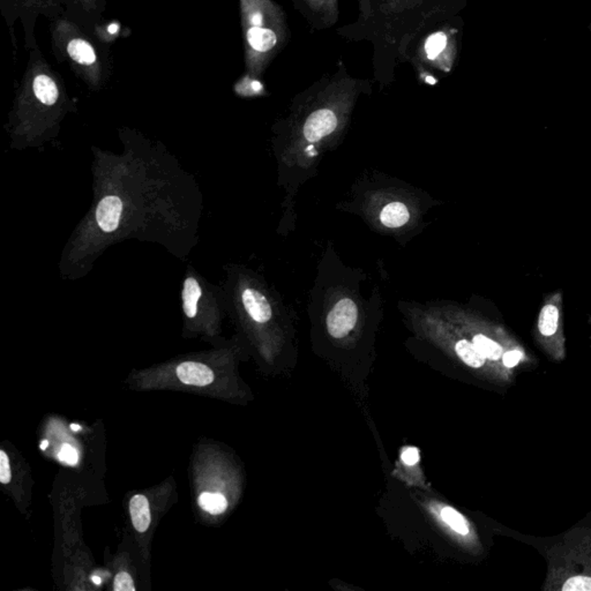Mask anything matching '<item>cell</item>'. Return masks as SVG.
<instances>
[{
	"instance_id": "cell-27",
	"label": "cell",
	"mask_w": 591,
	"mask_h": 591,
	"mask_svg": "<svg viewBox=\"0 0 591 591\" xmlns=\"http://www.w3.org/2000/svg\"><path fill=\"white\" fill-rule=\"evenodd\" d=\"M71 428L72 430H73V431H79V430H80V428H80L78 424H72Z\"/></svg>"
},
{
	"instance_id": "cell-4",
	"label": "cell",
	"mask_w": 591,
	"mask_h": 591,
	"mask_svg": "<svg viewBox=\"0 0 591 591\" xmlns=\"http://www.w3.org/2000/svg\"><path fill=\"white\" fill-rule=\"evenodd\" d=\"M181 309L184 318L193 325L204 320L214 323L227 302L225 289L209 282L193 266H187L181 283Z\"/></svg>"
},
{
	"instance_id": "cell-19",
	"label": "cell",
	"mask_w": 591,
	"mask_h": 591,
	"mask_svg": "<svg viewBox=\"0 0 591 591\" xmlns=\"http://www.w3.org/2000/svg\"><path fill=\"white\" fill-rule=\"evenodd\" d=\"M562 591H591V578L573 576L562 585Z\"/></svg>"
},
{
	"instance_id": "cell-22",
	"label": "cell",
	"mask_w": 591,
	"mask_h": 591,
	"mask_svg": "<svg viewBox=\"0 0 591 591\" xmlns=\"http://www.w3.org/2000/svg\"><path fill=\"white\" fill-rule=\"evenodd\" d=\"M12 478L10 475V460L7 458L6 453L0 451V482L3 484H8Z\"/></svg>"
},
{
	"instance_id": "cell-18",
	"label": "cell",
	"mask_w": 591,
	"mask_h": 591,
	"mask_svg": "<svg viewBox=\"0 0 591 591\" xmlns=\"http://www.w3.org/2000/svg\"><path fill=\"white\" fill-rule=\"evenodd\" d=\"M473 344L478 348V350L484 355V357L489 358V359H499L503 355V349L499 344L496 343L494 341L489 340V337H484V335H476L473 337Z\"/></svg>"
},
{
	"instance_id": "cell-24",
	"label": "cell",
	"mask_w": 591,
	"mask_h": 591,
	"mask_svg": "<svg viewBox=\"0 0 591 591\" xmlns=\"http://www.w3.org/2000/svg\"><path fill=\"white\" fill-rule=\"evenodd\" d=\"M521 358H522V353L521 351H510V353H506V354L503 355V364L507 367H513L519 364Z\"/></svg>"
},
{
	"instance_id": "cell-8",
	"label": "cell",
	"mask_w": 591,
	"mask_h": 591,
	"mask_svg": "<svg viewBox=\"0 0 591 591\" xmlns=\"http://www.w3.org/2000/svg\"><path fill=\"white\" fill-rule=\"evenodd\" d=\"M337 125V113L330 106H323L309 113L302 126V134L309 143H316L332 134Z\"/></svg>"
},
{
	"instance_id": "cell-25",
	"label": "cell",
	"mask_w": 591,
	"mask_h": 591,
	"mask_svg": "<svg viewBox=\"0 0 591 591\" xmlns=\"http://www.w3.org/2000/svg\"><path fill=\"white\" fill-rule=\"evenodd\" d=\"M49 442L48 440H43L41 442V449L42 451H45V449L48 448Z\"/></svg>"
},
{
	"instance_id": "cell-6",
	"label": "cell",
	"mask_w": 591,
	"mask_h": 591,
	"mask_svg": "<svg viewBox=\"0 0 591 591\" xmlns=\"http://www.w3.org/2000/svg\"><path fill=\"white\" fill-rule=\"evenodd\" d=\"M296 10L318 31L334 27L340 15L339 0H290Z\"/></svg>"
},
{
	"instance_id": "cell-10",
	"label": "cell",
	"mask_w": 591,
	"mask_h": 591,
	"mask_svg": "<svg viewBox=\"0 0 591 591\" xmlns=\"http://www.w3.org/2000/svg\"><path fill=\"white\" fill-rule=\"evenodd\" d=\"M129 513L132 517V524L136 531L145 533L149 528L150 508L149 503L146 496L143 494H136L129 501Z\"/></svg>"
},
{
	"instance_id": "cell-16",
	"label": "cell",
	"mask_w": 591,
	"mask_h": 591,
	"mask_svg": "<svg viewBox=\"0 0 591 591\" xmlns=\"http://www.w3.org/2000/svg\"><path fill=\"white\" fill-rule=\"evenodd\" d=\"M559 323V311L554 305H545L542 309L538 321V328L544 337L553 335L558 330Z\"/></svg>"
},
{
	"instance_id": "cell-21",
	"label": "cell",
	"mask_w": 591,
	"mask_h": 591,
	"mask_svg": "<svg viewBox=\"0 0 591 591\" xmlns=\"http://www.w3.org/2000/svg\"><path fill=\"white\" fill-rule=\"evenodd\" d=\"M113 589L116 591H134L136 590V587H134L131 575L129 573H126V572H120V573L116 575V578H115Z\"/></svg>"
},
{
	"instance_id": "cell-12",
	"label": "cell",
	"mask_w": 591,
	"mask_h": 591,
	"mask_svg": "<svg viewBox=\"0 0 591 591\" xmlns=\"http://www.w3.org/2000/svg\"><path fill=\"white\" fill-rule=\"evenodd\" d=\"M410 218L408 208L401 202H391L381 211L380 220L388 228H398L405 225Z\"/></svg>"
},
{
	"instance_id": "cell-20",
	"label": "cell",
	"mask_w": 591,
	"mask_h": 591,
	"mask_svg": "<svg viewBox=\"0 0 591 591\" xmlns=\"http://www.w3.org/2000/svg\"><path fill=\"white\" fill-rule=\"evenodd\" d=\"M58 459L60 462L65 463V464L75 466V464H78L79 455L76 451L71 445L65 444L61 447L60 452H59Z\"/></svg>"
},
{
	"instance_id": "cell-26",
	"label": "cell",
	"mask_w": 591,
	"mask_h": 591,
	"mask_svg": "<svg viewBox=\"0 0 591 591\" xmlns=\"http://www.w3.org/2000/svg\"><path fill=\"white\" fill-rule=\"evenodd\" d=\"M92 580L95 585H101V582H102V580L99 576H92Z\"/></svg>"
},
{
	"instance_id": "cell-9",
	"label": "cell",
	"mask_w": 591,
	"mask_h": 591,
	"mask_svg": "<svg viewBox=\"0 0 591 591\" xmlns=\"http://www.w3.org/2000/svg\"><path fill=\"white\" fill-rule=\"evenodd\" d=\"M177 375L184 384L204 387L214 381L211 367L197 362H184L177 367Z\"/></svg>"
},
{
	"instance_id": "cell-15",
	"label": "cell",
	"mask_w": 591,
	"mask_h": 591,
	"mask_svg": "<svg viewBox=\"0 0 591 591\" xmlns=\"http://www.w3.org/2000/svg\"><path fill=\"white\" fill-rule=\"evenodd\" d=\"M199 506L213 515L225 513L228 501L221 493L204 492L199 496Z\"/></svg>"
},
{
	"instance_id": "cell-17",
	"label": "cell",
	"mask_w": 591,
	"mask_h": 591,
	"mask_svg": "<svg viewBox=\"0 0 591 591\" xmlns=\"http://www.w3.org/2000/svg\"><path fill=\"white\" fill-rule=\"evenodd\" d=\"M442 520L452 528L453 531L461 535H468L469 533V524L466 519L452 507H444L442 510Z\"/></svg>"
},
{
	"instance_id": "cell-2",
	"label": "cell",
	"mask_w": 591,
	"mask_h": 591,
	"mask_svg": "<svg viewBox=\"0 0 591 591\" xmlns=\"http://www.w3.org/2000/svg\"><path fill=\"white\" fill-rule=\"evenodd\" d=\"M357 26L365 38L380 41L393 56L405 57L412 42L444 22L445 0H359Z\"/></svg>"
},
{
	"instance_id": "cell-23",
	"label": "cell",
	"mask_w": 591,
	"mask_h": 591,
	"mask_svg": "<svg viewBox=\"0 0 591 591\" xmlns=\"http://www.w3.org/2000/svg\"><path fill=\"white\" fill-rule=\"evenodd\" d=\"M401 459L407 466H414L419 461V452L414 447H408L402 452Z\"/></svg>"
},
{
	"instance_id": "cell-14",
	"label": "cell",
	"mask_w": 591,
	"mask_h": 591,
	"mask_svg": "<svg viewBox=\"0 0 591 591\" xmlns=\"http://www.w3.org/2000/svg\"><path fill=\"white\" fill-rule=\"evenodd\" d=\"M455 350L460 358L469 366L478 369L485 363V357L478 350V348L476 347L473 342L471 343L467 340L459 341L456 343Z\"/></svg>"
},
{
	"instance_id": "cell-7",
	"label": "cell",
	"mask_w": 591,
	"mask_h": 591,
	"mask_svg": "<svg viewBox=\"0 0 591 591\" xmlns=\"http://www.w3.org/2000/svg\"><path fill=\"white\" fill-rule=\"evenodd\" d=\"M358 309L356 302L349 298L341 299L327 316L328 333L335 339L347 337L356 326Z\"/></svg>"
},
{
	"instance_id": "cell-5",
	"label": "cell",
	"mask_w": 591,
	"mask_h": 591,
	"mask_svg": "<svg viewBox=\"0 0 591 591\" xmlns=\"http://www.w3.org/2000/svg\"><path fill=\"white\" fill-rule=\"evenodd\" d=\"M449 38L451 31L444 27V22H442L438 28H432L431 33L426 35L423 40L417 38L421 40V47L414 45L403 58L405 60L412 61L419 74L424 72L425 68L430 67L435 68L442 73H449L455 59L454 42L451 43Z\"/></svg>"
},
{
	"instance_id": "cell-11",
	"label": "cell",
	"mask_w": 591,
	"mask_h": 591,
	"mask_svg": "<svg viewBox=\"0 0 591 591\" xmlns=\"http://www.w3.org/2000/svg\"><path fill=\"white\" fill-rule=\"evenodd\" d=\"M35 96L45 106H55L58 101L59 92L56 82L48 75H38L34 80Z\"/></svg>"
},
{
	"instance_id": "cell-1",
	"label": "cell",
	"mask_w": 591,
	"mask_h": 591,
	"mask_svg": "<svg viewBox=\"0 0 591 591\" xmlns=\"http://www.w3.org/2000/svg\"><path fill=\"white\" fill-rule=\"evenodd\" d=\"M92 150V204L65 245L61 275H87L106 248L132 238L185 258L202 214L195 179L165 148L126 143L120 154Z\"/></svg>"
},
{
	"instance_id": "cell-3",
	"label": "cell",
	"mask_w": 591,
	"mask_h": 591,
	"mask_svg": "<svg viewBox=\"0 0 591 591\" xmlns=\"http://www.w3.org/2000/svg\"><path fill=\"white\" fill-rule=\"evenodd\" d=\"M246 40L259 58H272L290 40L286 14L272 0H250Z\"/></svg>"
},
{
	"instance_id": "cell-13",
	"label": "cell",
	"mask_w": 591,
	"mask_h": 591,
	"mask_svg": "<svg viewBox=\"0 0 591 591\" xmlns=\"http://www.w3.org/2000/svg\"><path fill=\"white\" fill-rule=\"evenodd\" d=\"M68 55L71 56L73 60L76 61L79 64L92 65L95 63L96 55L92 45L89 44L88 42L76 38L72 40L68 43L67 47Z\"/></svg>"
}]
</instances>
